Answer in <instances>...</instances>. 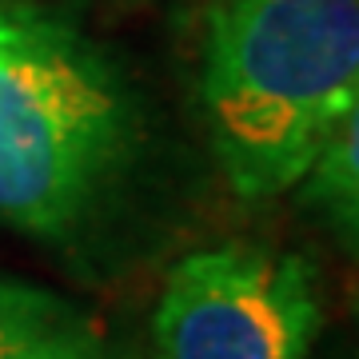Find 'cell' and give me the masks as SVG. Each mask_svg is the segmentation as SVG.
I'll list each match as a JSON object with an SVG mask.
<instances>
[{
	"instance_id": "obj_1",
	"label": "cell",
	"mask_w": 359,
	"mask_h": 359,
	"mask_svg": "<svg viewBox=\"0 0 359 359\" xmlns=\"http://www.w3.org/2000/svg\"><path fill=\"white\" fill-rule=\"evenodd\" d=\"M355 96L359 0H216L208 13L200 100L240 200L299 188Z\"/></svg>"
},
{
	"instance_id": "obj_2",
	"label": "cell",
	"mask_w": 359,
	"mask_h": 359,
	"mask_svg": "<svg viewBox=\"0 0 359 359\" xmlns=\"http://www.w3.org/2000/svg\"><path fill=\"white\" fill-rule=\"evenodd\" d=\"M136 148L124 80L40 4H0V219L60 240L116 188Z\"/></svg>"
},
{
	"instance_id": "obj_3",
	"label": "cell",
	"mask_w": 359,
	"mask_h": 359,
	"mask_svg": "<svg viewBox=\"0 0 359 359\" xmlns=\"http://www.w3.org/2000/svg\"><path fill=\"white\" fill-rule=\"evenodd\" d=\"M320 327L316 268L299 252L268 244L184 256L152 316L156 359H308Z\"/></svg>"
},
{
	"instance_id": "obj_4",
	"label": "cell",
	"mask_w": 359,
	"mask_h": 359,
	"mask_svg": "<svg viewBox=\"0 0 359 359\" xmlns=\"http://www.w3.org/2000/svg\"><path fill=\"white\" fill-rule=\"evenodd\" d=\"M0 359H120L72 299L0 271Z\"/></svg>"
},
{
	"instance_id": "obj_5",
	"label": "cell",
	"mask_w": 359,
	"mask_h": 359,
	"mask_svg": "<svg viewBox=\"0 0 359 359\" xmlns=\"http://www.w3.org/2000/svg\"><path fill=\"white\" fill-rule=\"evenodd\" d=\"M304 192L335 236L359 256V96L323 140L316 164L304 176Z\"/></svg>"
},
{
	"instance_id": "obj_6",
	"label": "cell",
	"mask_w": 359,
	"mask_h": 359,
	"mask_svg": "<svg viewBox=\"0 0 359 359\" xmlns=\"http://www.w3.org/2000/svg\"><path fill=\"white\" fill-rule=\"evenodd\" d=\"M355 311H359V295H355Z\"/></svg>"
}]
</instances>
